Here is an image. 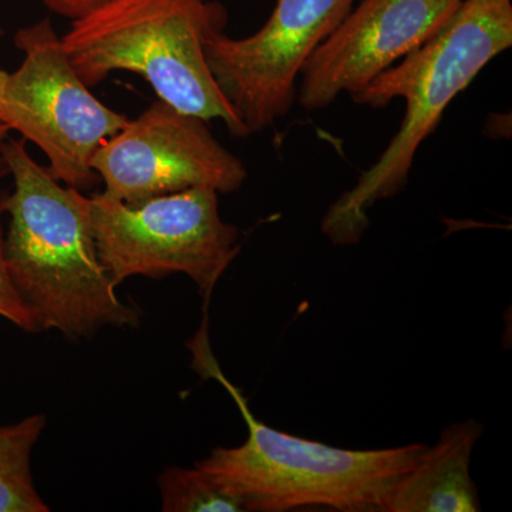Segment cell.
<instances>
[{"label":"cell","instance_id":"6","mask_svg":"<svg viewBox=\"0 0 512 512\" xmlns=\"http://www.w3.org/2000/svg\"><path fill=\"white\" fill-rule=\"evenodd\" d=\"M13 43L23 59L8 73L0 120L43 151L53 177L79 190L89 187L94 154L127 117L90 92L49 18L19 29Z\"/></svg>","mask_w":512,"mask_h":512},{"label":"cell","instance_id":"17","mask_svg":"<svg viewBox=\"0 0 512 512\" xmlns=\"http://www.w3.org/2000/svg\"><path fill=\"white\" fill-rule=\"evenodd\" d=\"M2 33H3V30H2V28H0V35H2Z\"/></svg>","mask_w":512,"mask_h":512},{"label":"cell","instance_id":"3","mask_svg":"<svg viewBox=\"0 0 512 512\" xmlns=\"http://www.w3.org/2000/svg\"><path fill=\"white\" fill-rule=\"evenodd\" d=\"M195 372L218 380L237 403L248 427L238 447H218L195 467L237 497L245 512L329 508L342 512H384L394 485L416 463L424 444L346 450L286 434L256 419L247 399L229 382L208 342L207 322L188 342Z\"/></svg>","mask_w":512,"mask_h":512},{"label":"cell","instance_id":"14","mask_svg":"<svg viewBox=\"0 0 512 512\" xmlns=\"http://www.w3.org/2000/svg\"><path fill=\"white\" fill-rule=\"evenodd\" d=\"M47 9L67 19L82 18L86 13L99 8L111 0H40Z\"/></svg>","mask_w":512,"mask_h":512},{"label":"cell","instance_id":"11","mask_svg":"<svg viewBox=\"0 0 512 512\" xmlns=\"http://www.w3.org/2000/svg\"><path fill=\"white\" fill-rule=\"evenodd\" d=\"M46 427V417L33 414L0 426V512L50 510L35 487L32 453Z\"/></svg>","mask_w":512,"mask_h":512},{"label":"cell","instance_id":"1","mask_svg":"<svg viewBox=\"0 0 512 512\" xmlns=\"http://www.w3.org/2000/svg\"><path fill=\"white\" fill-rule=\"evenodd\" d=\"M0 160L13 181L0 200L9 217L3 254L37 333L82 339L106 326H137V309L121 301L101 262L90 198L37 164L23 138L3 140Z\"/></svg>","mask_w":512,"mask_h":512},{"label":"cell","instance_id":"8","mask_svg":"<svg viewBox=\"0 0 512 512\" xmlns=\"http://www.w3.org/2000/svg\"><path fill=\"white\" fill-rule=\"evenodd\" d=\"M92 168L106 185L104 194L128 205L191 188L229 194L248 178L241 158L222 146L208 121L163 100L107 138Z\"/></svg>","mask_w":512,"mask_h":512},{"label":"cell","instance_id":"2","mask_svg":"<svg viewBox=\"0 0 512 512\" xmlns=\"http://www.w3.org/2000/svg\"><path fill=\"white\" fill-rule=\"evenodd\" d=\"M511 46V0H461L453 18L429 42L352 94L356 104L370 109L404 99L406 113L379 160L326 212L322 232L332 244L360 242L370 225L367 212L406 188L417 151L451 101Z\"/></svg>","mask_w":512,"mask_h":512},{"label":"cell","instance_id":"13","mask_svg":"<svg viewBox=\"0 0 512 512\" xmlns=\"http://www.w3.org/2000/svg\"><path fill=\"white\" fill-rule=\"evenodd\" d=\"M2 204H0V318L8 320L16 328L37 333L35 320L22 302L15 286L10 281L3 254Z\"/></svg>","mask_w":512,"mask_h":512},{"label":"cell","instance_id":"10","mask_svg":"<svg viewBox=\"0 0 512 512\" xmlns=\"http://www.w3.org/2000/svg\"><path fill=\"white\" fill-rule=\"evenodd\" d=\"M484 427L476 420L451 424L434 446L394 485L384 512H476L481 510L470 474L471 456Z\"/></svg>","mask_w":512,"mask_h":512},{"label":"cell","instance_id":"16","mask_svg":"<svg viewBox=\"0 0 512 512\" xmlns=\"http://www.w3.org/2000/svg\"><path fill=\"white\" fill-rule=\"evenodd\" d=\"M6 79H8V72L0 70V103H2L3 87H5Z\"/></svg>","mask_w":512,"mask_h":512},{"label":"cell","instance_id":"5","mask_svg":"<svg viewBox=\"0 0 512 512\" xmlns=\"http://www.w3.org/2000/svg\"><path fill=\"white\" fill-rule=\"evenodd\" d=\"M94 239L116 286L133 276L184 274L205 301L239 252L238 229L222 220L218 192L191 188L128 205L90 198Z\"/></svg>","mask_w":512,"mask_h":512},{"label":"cell","instance_id":"4","mask_svg":"<svg viewBox=\"0 0 512 512\" xmlns=\"http://www.w3.org/2000/svg\"><path fill=\"white\" fill-rule=\"evenodd\" d=\"M224 23V8L208 0H111L72 20L60 39L87 86L113 72L136 73L175 109L248 137L205 57V39Z\"/></svg>","mask_w":512,"mask_h":512},{"label":"cell","instance_id":"15","mask_svg":"<svg viewBox=\"0 0 512 512\" xmlns=\"http://www.w3.org/2000/svg\"><path fill=\"white\" fill-rule=\"evenodd\" d=\"M10 128L6 126L5 123H3L2 120H0V143H2L3 140H6V138L9 137Z\"/></svg>","mask_w":512,"mask_h":512},{"label":"cell","instance_id":"12","mask_svg":"<svg viewBox=\"0 0 512 512\" xmlns=\"http://www.w3.org/2000/svg\"><path fill=\"white\" fill-rule=\"evenodd\" d=\"M158 488L164 512H245L237 497L198 467L167 468Z\"/></svg>","mask_w":512,"mask_h":512},{"label":"cell","instance_id":"9","mask_svg":"<svg viewBox=\"0 0 512 512\" xmlns=\"http://www.w3.org/2000/svg\"><path fill=\"white\" fill-rule=\"evenodd\" d=\"M461 0H362L309 57L299 104L326 109L340 94L362 90L437 35Z\"/></svg>","mask_w":512,"mask_h":512},{"label":"cell","instance_id":"7","mask_svg":"<svg viewBox=\"0 0 512 512\" xmlns=\"http://www.w3.org/2000/svg\"><path fill=\"white\" fill-rule=\"evenodd\" d=\"M355 0H276L252 36L214 30L204 43L215 82L249 136L275 126L292 110L309 57L349 15Z\"/></svg>","mask_w":512,"mask_h":512}]
</instances>
